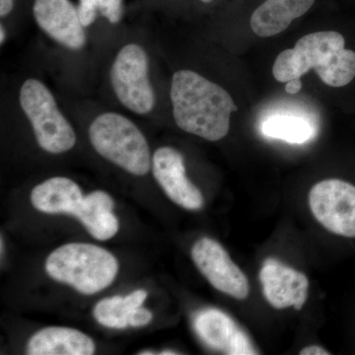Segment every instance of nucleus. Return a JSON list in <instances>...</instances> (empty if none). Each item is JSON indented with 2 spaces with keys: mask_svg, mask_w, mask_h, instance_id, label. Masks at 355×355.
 Returning <instances> with one entry per match:
<instances>
[{
  "mask_svg": "<svg viewBox=\"0 0 355 355\" xmlns=\"http://www.w3.org/2000/svg\"><path fill=\"white\" fill-rule=\"evenodd\" d=\"M77 9L81 24L84 28H87L95 22L97 17L98 0H79V6Z\"/></svg>",
  "mask_w": 355,
  "mask_h": 355,
  "instance_id": "nucleus-20",
  "label": "nucleus"
},
{
  "mask_svg": "<svg viewBox=\"0 0 355 355\" xmlns=\"http://www.w3.org/2000/svg\"><path fill=\"white\" fill-rule=\"evenodd\" d=\"M89 139L96 151L110 162L135 176H144L153 164L150 148L141 130L118 113L98 116L89 128Z\"/></svg>",
  "mask_w": 355,
  "mask_h": 355,
  "instance_id": "nucleus-4",
  "label": "nucleus"
},
{
  "mask_svg": "<svg viewBox=\"0 0 355 355\" xmlns=\"http://www.w3.org/2000/svg\"><path fill=\"white\" fill-rule=\"evenodd\" d=\"M261 132L266 137L282 139L292 144H302L309 141L315 135L310 121L296 116L279 114L263 121Z\"/></svg>",
  "mask_w": 355,
  "mask_h": 355,
  "instance_id": "nucleus-17",
  "label": "nucleus"
},
{
  "mask_svg": "<svg viewBox=\"0 0 355 355\" xmlns=\"http://www.w3.org/2000/svg\"><path fill=\"white\" fill-rule=\"evenodd\" d=\"M191 258L217 291L238 300L248 297L250 284L246 275L216 240L207 237L198 240L191 249Z\"/></svg>",
  "mask_w": 355,
  "mask_h": 355,
  "instance_id": "nucleus-8",
  "label": "nucleus"
},
{
  "mask_svg": "<svg viewBox=\"0 0 355 355\" xmlns=\"http://www.w3.org/2000/svg\"><path fill=\"white\" fill-rule=\"evenodd\" d=\"M139 354L140 355H148V354H154V352H140Z\"/></svg>",
  "mask_w": 355,
  "mask_h": 355,
  "instance_id": "nucleus-28",
  "label": "nucleus"
},
{
  "mask_svg": "<svg viewBox=\"0 0 355 355\" xmlns=\"http://www.w3.org/2000/svg\"><path fill=\"white\" fill-rule=\"evenodd\" d=\"M161 355H174L178 354V352H172V350H163L160 352Z\"/></svg>",
  "mask_w": 355,
  "mask_h": 355,
  "instance_id": "nucleus-27",
  "label": "nucleus"
},
{
  "mask_svg": "<svg viewBox=\"0 0 355 355\" xmlns=\"http://www.w3.org/2000/svg\"><path fill=\"white\" fill-rule=\"evenodd\" d=\"M345 46V38L338 32L306 35L293 49L279 53L273 64V77L286 83L314 69L327 85L343 87L355 77V51Z\"/></svg>",
  "mask_w": 355,
  "mask_h": 355,
  "instance_id": "nucleus-2",
  "label": "nucleus"
},
{
  "mask_svg": "<svg viewBox=\"0 0 355 355\" xmlns=\"http://www.w3.org/2000/svg\"><path fill=\"white\" fill-rule=\"evenodd\" d=\"M313 216L327 230L355 238V186L338 179L320 182L311 189Z\"/></svg>",
  "mask_w": 355,
  "mask_h": 355,
  "instance_id": "nucleus-7",
  "label": "nucleus"
},
{
  "mask_svg": "<svg viewBox=\"0 0 355 355\" xmlns=\"http://www.w3.org/2000/svg\"><path fill=\"white\" fill-rule=\"evenodd\" d=\"M301 355H328L331 354L328 350L323 349L319 345H309L300 352Z\"/></svg>",
  "mask_w": 355,
  "mask_h": 355,
  "instance_id": "nucleus-23",
  "label": "nucleus"
},
{
  "mask_svg": "<svg viewBox=\"0 0 355 355\" xmlns=\"http://www.w3.org/2000/svg\"><path fill=\"white\" fill-rule=\"evenodd\" d=\"M6 40V31L4 29L3 25L0 27V44H3Z\"/></svg>",
  "mask_w": 355,
  "mask_h": 355,
  "instance_id": "nucleus-26",
  "label": "nucleus"
},
{
  "mask_svg": "<svg viewBox=\"0 0 355 355\" xmlns=\"http://www.w3.org/2000/svg\"><path fill=\"white\" fill-rule=\"evenodd\" d=\"M13 6V0H0V16L6 17L12 11Z\"/></svg>",
  "mask_w": 355,
  "mask_h": 355,
  "instance_id": "nucleus-25",
  "label": "nucleus"
},
{
  "mask_svg": "<svg viewBox=\"0 0 355 355\" xmlns=\"http://www.w3.org/2000/svg\"><path fill=\"white\" fill-rule=\"evenodd\" d=\"M153 176L167 197L189 210L202 209L205 198L189 181L183 156L172 147H160L154 153L151 164Z\"/></svg>",
  "mask_w": 355,
  "mask_h": 355,
  "instance_id": "nucleus-9",
  "label": "nucleus"
},
{
  "mask_svg": "<svg viewBox=\"0 0 355 355\" xmlns=\"http://www.w3.org/2000/svg\"><path fill=\"white\" fill-rule=\"evenodd\" d=\"M95 343L74 329L49 327L35 334L27 345L30 355H91Z\"/></svg>",
  "mask_w": 355,
  "mask_h": 355,
  "instance_id": "nucleus-14",
  "label": "nucleus"
},
{
  "mask_svg": "<svg viewBox=\"0 0 355 355\" xmlns=\"http://www.w3.org/2000/svg\"><path fill=\"white\" fill-rule=\"evenodd\" d=\"M263 295L275 309L293 307L300 310L307 300L309 280L304 273L275 259L265 261L260 270Z\"/></svg>",
  "mask_w": 355,
  "mask_h": 355,
  "instance_id": "nucleus-12",
  "label": "nucleus"
},
{
  "mask_svg": "<svg viewBox=\"0 0 355 355\" xmlns=\"http://www.w3.org/2000/svg\"><path fill=\"white\" fill-rule=\"evenodd\" d=\"M301 88H302V81L300 78L292 79V80L286 83V91L288 94H297L300 92Z\"/></svg>",
  "mask_w": 355,
  "mask_h": 355,
  "instance_id": "nucleus-24",
  "label": "nucleus"
},
{
  "mask_svg": "<svg viewBox=\"0 0 355 355\" xmlns=\"http://www.w3.org/2000/svg\"><path fill=\"white\" fill-rule=\"evenodd\" d=\"M170 98L178 127L209 141L227 135L231 114L238 110L225 89L188 69L173 76Z\"/></svg>",
  "mask_w": 355,
  "mask_h": 355,
  "instance_id": "nucleus-1",
  "label": "nucleus"
},
{
  "mask_svg": "<svg viewBox=\"0 0 355 355\" xmlns=\"http://www.w3.org/2000/svg\"><path fill=\"white\" fill-rule=\"evenodd\" d=\"M147 298V292L144 289L133 291L132 293L128 294L125 296V299L127 301L128 305L130 306V309H137V308L141 307L144 301Z\"/></svg>",
  "mask_w": 355,
  "mask_h": 355,
  "instance_id": "nucleus-22",
  "label": "nucleus"
},
{
  "mask_svg": "<svg viewBox=\"0 0 355 355\" xmlns=\"http://www.w3.org/2000/svg\"><path fill=\"white\" fill-rule=\"evenodd\" d=\"M315 0H266L252 15V30L263 38L284 32L313 6Z\"/></svg>",
  "mask_w": 355,
  "mask_h": 355,
  "instance_id": "nucleus-15",
  "label": "nucleus"
},
{
  "mask_svg": "<svg viewBox=\"0 0 355 355\" xmlns=\"http://www.w3.org/2000/svg\"><path fill=\"white\" fill-rule=\"evenodd\" d=\"M84 196L80 187L65 177H53L33 189L31 202L39 211L48 214L76 216Z\"/></svg>",
  "mask_w": 355,
  "mask_h": 355,
  "instance_id": "nucleus-13",
  "label": "nucleus"
},
{
  "mask_svg": "<svg viewBox=\"0 0 355 355\" xmlns=\"http://www.w3.org/2000/svg\"><path fill=\"white\" fill-rule=\"evenodd\" d=\"M148 55L139 44H125L111 69L112 87L128 111L147 114L155 106V93L148 76Z\"/></svg>",
  "mask_w": 355,
  "mask_h": 355,
  "instance_id": "nucleus-6",
  "label": "nucleus"
},
{
  "mask_svg": "<svg viewBox=\"0 0 355 355\" xmlns=\"http://www.w3.org/2000/svg\"><path fill=\"white\" fill-rule=\"evenodd\" d=\"M98 10L110 23L116 24L123 15L121 0H98Z\"/></svg>",
  "mask_w": 355,
  "mask_h": 355,
  "instance_id": "nucleus-19",
  "label": "nucleus"
},
{
  "mask_svg": "<svg viewBox=\"0 0 355 355\" xmlns=\"http://www.w3.org/2000/svg\"><path fill=\"white\" fill-rule=\"evenodd\" d=\"M153 315L150 311L146 309V308H137L130 311L128 315V324L133 328H139V327H144L153 321Z\"/></svg>",
  "mask_w": 355,
  "mask_h": 355,
  "instance_id": "nucleus-21",
  "label": "nucleus"
},
{
  "mask_svg": "<svg viewBox=\"0 0 355 355\" xmlns=\"http://www.w3.org/2000/svg\"><path fill=\"white\" fill-rule=\"evenodd\" d=\"M114 203L109 193L95 191L84 197L76 217L91 236L99 241L112 239L118 233L119 220L113 214Z\"/></svg>",
  "mask_w": 355,
  "mask_h": 355,
  "instance_id": "nucleus-16",
  "label": "nucleus"
},
{
  "mask_svg": "<svg viewBox=\"0 0 355 355\" xmlns=\"http://www.w3.org/2000/svg\"><path fill=\"white\" fill-rule=\"evenodd\" d=\"M19 102L42 149L51 154H62L73 148L76 132L58 109L50 89L42 81L27 79L21 86Z\"/></svg>",
  "mask_w": 355,
  "mask_h": 355,
  "instance_id": "nucleus-5",
  "label": "nucleus"
},
{
  "mask_svg": "<svg viewBox=\"0 0 355 355\" xmlns=\"http://www.w3.org/2000/svg\"><path fill=\"white\" fill-rule=\"evenodd\" d=\"M130 311L132 309L128 305L125 297L114 296L99 301L93 310V316L102 326L123 330L130 326L128 315Z\"/></svg>",
  "mask_w": 355,
  "mask_h": 355,
  "instance_id": "nucleus-18",
  "label": "nucleus"
},
{
  "mask_svg": "<svg viewBox=\"0 0 355 355\" xmlns=\"http://www.w3.org/2000/svg\"><path fill=\"white\" fill-rule=\"evenodd\" d=\"M1 256H3V239L1 237Z\"/></svg>",
  "mask_w": 355,
  "mask_h": 355,
  "instance_id": "nucleus-29",
  "label": "nucleus"
},
{
  "mask_svg": "<svg viewBox=\"0 0 355 355\" xmlns=\"http://www.w3.org/2000/svg\"><path fill=\"white\" fill-rule=\"evenodd\" d=\"M200 1L203 2V3H210V2L214 1V0H200Z\"/></svg>",
  "mask_w": 355,
  "mask_h": 355,
  "instance_id": "nucleus-30",
  "label": "nucleus"
},
{
  "mask_svg": "<svg viewBox=\"0 0 355 355\" xmlns=\"http://www.w3.org/2000/svg\"><path fill=\"white\" fill-rule=\"evenodd\" d=\"M51 279L91 295L111 286L119 272L116 257L101 247L70 243L58 248L46 261Z\"/></svg>",
  "mask_w": 355,
  "mask_h": 355,
  "instance_id": "nucleus-3",
  "label": "nucleus"
},
{
  "mask_svg": "<svg viewBox=\"0 0 355 355\" xmlns=\"http://www.w3.org/2000/svg\"><path fill=\"white\" fill-rule=\"evenodd\" d=\"M193 329L211 349L230 355L259 354L247 334L221 310L198 311L193 318Z\"/></svg>",
  "mask_w": 355,
  "mask_h": 355,
  "instance_id": "nucleus-11",
  "label": "nucleus"
},
{
  "mask_svg": "<svg viewBox=\"0 0 355 355\" xmlns=\"http://www.w3.org/2000/svg\"><path fill=\"white\" fill-rule=\"evenodd\" d=\"M33 14L39 27L53 41L72 51L85 46V30L78 9L70 0H35Z\"/></svg>",
  "mask_w": 355,
  "mask_h": 355,
  "instance_id": "nucleus-10",
  "label": "nucleus"
}]
</instances>
